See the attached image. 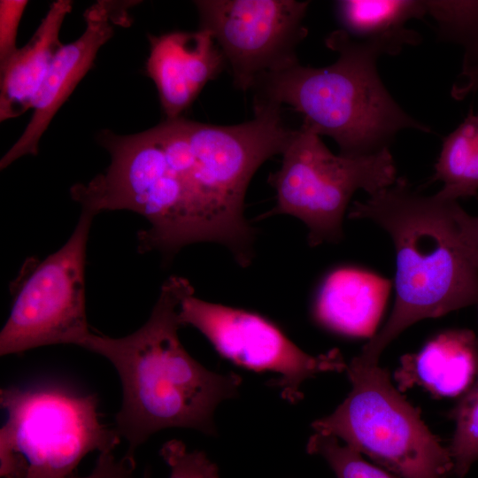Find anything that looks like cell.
<instances>
[{
    "label": "cell",
    "mask_w": 478,
    "mask_h": 478,
    "mask_svg": "<svg viewBox=\"0 0 478 478\" xmlns=\"http://www.w3.org/2000/svg\"><path fill=\"white\" fill-rule=\"evenodd\" d=\"M293 132L274 104L255 105L253 119L235 125L180 117L133 135L104 130L97 140L110 165L75 184L73 197L96 214L127 210L144 217L150 227L137 235L141 253L157 251L171 259L184 246L211 242L246 267L255 240L244 216L246 190L259 166L282 154Z\"/></svg>",
    "instance_id": "1"
},
{
    "label": "cell",
    "mask_w": 478,
    "mask_h": 478,
    "mask_svg": "<svg viewBox=\"0 0 478 478\" xmlns=\"http://www.w3.org/2000/svg\"><path fill=\"white\" fill-rule=\"evenodd\" d=\"M191 293L187 279L170 276L140 328L118 338L90 332L81 346L107 358L119 374L122 405L115 430L127 442L123 458L133 465L136 449L165 428L216 436V407L239 394L240 375L205 368L180 342L179 307Z\"/></svg>",
    "instance_id": "2"
},
{
    "label": "cell",
    "mask_w": 478,
    "mask_h": 478,
    "mask_svg": "<svg viewBox=\"0 0 478 478\" xmlns=\"http://www.w3.org/2000/svg\"><path fill=\"white\" fill-rule=\"evenodd\" d=\"M458 203L425 196L399 177L353 204L351 219L372 220L391 237L396 253V299L390 316L355 358L379 364L384 350L412 324L471 305L478 306V269L459 236Z\"/></svg>",
    "instance_id": "3"
},
{
    "label": "cell",
    "mask_w": 478,
    "mask_h": 478,
    "mask_svg": "<svg viewBox=\"0 0 478 478\" xmlns=\"http://www.w3.org/2000/svg\"><path fill=\"white\" fill-rule=\"evenodd\" d=\"M325 42L337 53L333 64L312 67L297 61L265 74L252 89L254 104L289 105L304 117L302 125L334 139L346 157L389 148L403 129L432 132L387 90L377 72V50L343 29L330 33Z\"/></svg>",
    "instance_id": "4"
},
{
    "label": "cell",
    "mask_w": 478,
    "mask_h": 478,
    "mask_svg": "<svg viewBox=\"0 0 478 478\" xmlns=\"http://www.w3.org/2000/svg\"><path fill=\"white\" fill-rule=\"evenodd\" d=\"M0 405L1 478L71 476L88 453L112 451L121 438L100 421L96 396L58 383L1 389Z\"/></svg>",
    "instance_id": "5"
},
{
    "label": "cell",
    "mask_w": 478,
    "mask_h": 478,
    "mask_svg": "<svg viewBox=\"0 0 478 478\" xmlns=\"http://www.w3.org/2000/svg\"><path fill=\"white\" fill-rule=\"evenodd\" d=\"M345 371L351 389L332 413L312 423L315 432L341 438L400 478L453 474L449 447L393 386L386 369L353 358Z\"/></svg>",
    "instance_id": "6"
},
{
    "label": "cell",
    "mask_w": 478,
    "mask_h": 478,
    "mask_svg": "<svg viewBox=\"0 0 478 478\" xmlns=\"http://www.w3.org/2000/svg\"><path fill=\"white\" fill-rule=\"evenodd\" d=\"M281 155L280 169L267 179L276 191V205L262 217L299 219L308 228L310 246L343 238L344 213L357 190L370 196L397 179L389 148L360 157L335 155L304 125L295 129Z\"/></svg>",
    "instance_id": "7"
},
{
    "label": "cell",
    "mask_w": 478,
    "mask_h": 478,
    "mask_svg": "<svg viewBox=\"0 0 478 478\" xmlns=\"http://www.w3.org/2000/svg\"><path fill=\"white\" fill-rule=\"evenodd\" d=\"M68 241L34 266L17 289L0 333V355L54 344L81 346L90 331L85 306L86 248L95 212L81 209Z\"/></svg>",
    "instance_id": "8"
},
{
    "label": "cell",
    "mask_w": 478,
    "mask_h": 478,
    "mask_svg": "<svg viewBox=\"0 0 478 478\" xmlns=\"http://www.w3.org/2000/svg\"><path fill=\"white\" fill-rule=\"evenodd\" d=\"M179 320L199 330L230 361L256 371L280 375L272 382L290 404L302 400L304 382L326 372L346 370L342 353L332 349L310 355L274 323L245 310L214 304L189 294L179 307Z\"/></svg>",
    "instance_id": "9"
},
{
    "label": "cell",
    "mask_w": 478,
    "mask_h": 478,
    "mask_svg": "<svg viewBox=\"0 0 478 478\" xmlns=\"http://www.w3.org/2000/svg\"><path fill=\"white\" fill-rule=\"evenodd\" d=\"M200 28L209 31L229 67L235 85L252 89L265 74L297 60L307 35L310 2L294 0H199Z\"/></svg>",
    "instance_id": "10"
},
{
    "label": "cell",
    "mask_w": 478,
    "mask_h": 478,
    "mask_svg": "<svg viewBox=\"0 0 478 478\" xmlns=\"http://www.w3.org/2000/svg\"><path fill=\"white\" fill-rule=\"evenodd\" d=\"M137 3L103 0L86 10L84 32L57 52L35 96L32 117L1 158V170L23 156L38 153L40 139L51 120L90 69L99 49L113 35L114 27L130 24L127 9Z\"/></svg>",
    "instance_id": "11"
},
{
    "label": "cell",
    "mask_w": 478,
    "mask_h": 478,
    "mask_svg": "<svg viewBox=\"0 0 478 478\" xmlns=\"http://www.w3.org/2000/svg\"><path fill=\"white\" fill-rule=\"evenodd\" d=\"M147 74L154 81L166 119L181 117L205 84L227 66L212 35L173 31L150 35Z\"/></svg>",
    "instance_id": "12"
},
{
    "label": "cell",
    "mask_w": 478,
    "mask_h": 478,
    "mask_svg": "<svg viewBox=\"0 0 478 478\" xmlns=\"http://www.w3.org/2000/svg\"><path fill=\"white\" fill-rule=\"evenodd\" d=\"M391 281L352 266L339 267L321 282L314 302V316L323 327L351 336L375 333L385 308Z\"/></svg>",
    "instance_id": "13"
},
{
    "label": "cell",
    "mask_w": 478,
    "mask_h": 478,
    "mask_svg": "<svg viewBox=\"0 0 478 478\" xmlns=\"http://www.w3.org/2000/svg\"><path fill=\"white\" fill-rule=\"evenodd\" d=\"M72 2L58 0L49 9L28 42L0 66V120L19 117L33 108L52 61L64 45L60 28Z\"/></svg>",
    "instance_id": "14"
},
{
    "label": "cell",
    "mask_w": 478,
    "mask_h": 478,
    "mask_svg": "<svg viewBox=\"0 0 478 478\" xmlns=\"http://www.w3.org/2000/svg\"><path fill=\"white\" fill-rule=\"evenodd\" d=\"M476 338L466 328L440 333L418 353L403 358L400 383H417L439 397L461 396L474 379Z\"/></svg>",
    "instance_id": "15"
},
{
    "label": "cell",
    "mask_w": 478,
    "mask_h": 478,
    "mask_svg": "<svg viewBox=\"0 0 478 478\" xmlns=\"http://www.w3.org/2000/svg\"><path fill=\"white\" fill-rule=\"evenodd\" d=\"M335 11L343 31L381 55H397L406 45L420 44V35L405 24L427 16L425 1L417 0H343L335 2Z\"/></svg>",
    "instance_id": "16"
},
{
    "label": "cell",
    "mask_w": 478,
    "mask_h": 478,
    "mask_svg": "<svg viewBox=\"0 0 478 478\" xmlns=\"http://www.w3.org/2000/svg\"><path fill=\"white\" fill-rule=\"evenodd\" d=\"M441 181L437 194L449 200L478 194V111L470 109L463 121L443 141L431 182Z\"/></svg>",
    "instance_id": "17"
},
{
    "label": "cell",
    "mask_w": 478,
    "mask_h": 478,
    "mask_svg": "<svg viewBox=\"0 0 478 478\" xmlns=\"http://www.w3.org/2000/svg\"><path fill=\"white\" fill-rule=\"evenodd\" d=\"M476 371L473 382L450 412L455 423L449 451L453 474L463 478L478 460V336L475 342Z\"/></svg>",
    "instance_id": "18"
},
{
    "label": "cell",
    "mask_w": 478,
    "mask_h": 478,
    "mask_svg": "<svg viewBox=\"0 0 478 478\" xmlns=\"http://www.w3.org/2000/svg\"><path fill=\"white\" fill-rule=\"evenodd\" d=\"M425 5L439 39L461 45L464 53L478 45V1L429 0Z\"/></svg>",
    "instance_id": "19"
},
{
    "label": "cell",
    "mask_w": 478,
    "mask_h": 478,
    "mask_svg": "<svg viewBox=\"0 0 478 478\" xmlns=\"http://www.w3.org/2000/svg\"><path fill=\"white\" fill-rule=\"evenodd\" d=\"M310 454L322 457L336 478H394L387 471L366 461L361 453L348 445H341L338 438L315 432L307 442Z\"/></svg>",
    "instance_id": "20"
},
{
    "label": "cell",
    "mask_w": 478,
    "mask_h": 478,
    "mask_svg": "<svg viewBox=\"0 0 478 478\" xmlns=\"http://www.w3.org/2000/svg\"><path fill=\"white\" fill-rule=\"evenodd\" d=\"M160 455L171 469L169 478H219L217 466L204 451H189L185 444L173 439L160 449Z\"/></svg>",
    "instance_id": "21"
},
{
    "label": "cell",
    "mask_w": 478,
    "mask_h": 478,
    "mask_svg": "<svg viewBox=\"0 0 478 478\" xmlns=\"http://www.w3.org/2000/svg\"><path fill=\"white\" fill-rule=\"evenodd\" d=\"M27 3V0L0 1V66L19 49L16 47V37Z\"/></svg>",
    "instance_id": "22"
},
{
    "label": "cell",
    "mask_w": 478,
    "mask_h": 478,
    "mask_svg": "<svg viewBox=\"0 0 478 478\" xmlns=\"http://www.w3.org/2000/svg\"><path fill=\"white\" fill-rule=\"evenodd\" d=\"M478 90V45L465 52L461 72L452 85L451 95L456 100H463Z\"/></svg>",
    "instance_id": "23"
},
{
    "label": "cell",
    "mask_w": 478,
    "mask_h": 478,
    "mask_svg": "<svg viewBox=\"0 0 478 478\" xmlns=\"http://www.w3.org/2000/svg\"><path fill=\"white\" fill-rule=\"evenodd\" d=\"M453 214L459 239L478 269V216L467 213L459 202L454 206Z\"/></svg>",
    "instance_id": "24"
},
{
    "label": "cell",
    "mask_w": 478,
    "mask_h": 478,
    "mask_svg": "<svg viewBox=\"0 0 478 478\" xmlns=\"http://www.w3.org/2000/svg\"><path fill=\"white\" fill-rule=\"evenodd\" d=\"M135 465L124 458L117 460L112 451L99 453L95 468L84 477H64V478H132V470Z\"/></svg>",
    "instance_id": "25"
},
{
    "label": "cell",
    "mask_w": 478,
    "mask_h": 478,
    "mask_svg": "<svg viewBox=\"0 0 478 478\" xmlns=\"http://www.w3.org/2000/svg\"><path fill=\"white\" fill-rule=\"evenodd\" d=\"M477 310H478V306H477Z\"/></svg>",
    "instance_id": "26"
}]
</instances>
